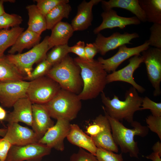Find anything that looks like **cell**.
Returning a JSON list of instances; mask_svg holds the SVG:
<instances>
[{
    "label": "cell",
    "instance_id": "obj_47",
    "mask_svg": "<svg viewBox=\"0 0 161 161\" xmlns=\"http://www.w3.org/2000/svg\"><path fill=\"white\" fill-rule=\"evenodd\" d=\"M7 130V129H0V136L3 137L6 134Z\"/></svg>",
    "mask_w": 161,
    "mask_h": 161
},
{
    "label": "cell",
    "instance_id": "obj_41",
    "mask_svg": "<svg viewBox=\"0 0 161 161\" xmlns=\"http://www.w3.org/2000/svg\"><path fill=\"white\" fill-rule=\"evenodd\" d=\"M12 145L3 137L0 138V160L5 161Z\"/></svg>",
    "mask_w": 161,
    "mask_h": 161
},
{
    "label": "cell",
    "instance_id": "obj_25",
    "mask_svg": "<svg viewBox=\"0 0 161 161\" xmlns=\"http://www.w3.org/2000/svg\"><path fill=\"white\" fill-rule=\"evenodd\" d=\"M24 78L6 56L0 57V83L23 80Z\"/></svg>",
    "mask_w": 161,
    "mask_h": 161
},
{
    "label": "cell",
    "instance_id": "obj_20",
    "mask_svg": "<svg viewBox=\"0 0 161 161\" xmlns=\"http://www.w3.org/2000/svg\"><path fill=\"white\" fill-rule=\"evenodd\" d=\"M66 138L70 143L95 155L97 147L93 139L78 125L71 124L70 130Z\"/></svg>",
    "mask_w": 161,
    "mask_h": 161
},
{
    "label": "cell",
    "instance_id": "obj_44",
    "mask_svg": "<svg viewBox=\"0 0 161 161\" xmlns=\"http://www.w3.org/2000/svg\"><path fill=\"white\" fill-rule=\"evenodd\" d=\"M153 152L158 153L161 157V143L160 141L156 142L152 147Z\"/></svg>",
    "mask_w": 161,
    "mask_h": 161
},
{
    "label": "cell",
    "instance_id": "obj_28",
    "mask_svg": "<svg viewBox=\"0 0 161 161\" xmlns=\"http://www.w3.org/2000/svg\"><path fill=\"white\" fill-rule=\"evenodd\" d=\"M24 28L19 26L0 30V57L4 56L5 51L12 47Z\"/></svg>",
    "mask_w": 161,
    "mask_h": 161
},
{
    "label": "cell",
    "instance_id": "obj_11",
    "mask_svg": "<svg viewBox=\"0 0 161 161\" xmlns=\"http://www.w3.org/2000/svg\"><path fill=\"white\" fill-rule=\"evenodd\" d=\"M29 84V82L24 80L0 83V103L2 106L11 107L20 99L27 97Z\"/></svg>",
    "mask_w": 161,
    "mask_h": 161
},
{
    "label": "cell",
    "instance_id": "obj_32",
    "mask_svg": "<svg viewBox=\"0 0 161 161\" xmlns=\"http://www.w3.org/2000/svg\"><path fill=\"white\" fill-rule=\"evenodd\" d=\"M23 21L20 16L6 12L0 16V30L19 26Z\"/></svg>",
    "mask_w": 161,
    "mask_h": 161
},
{
    "label": "cell",
    "instance_id": "obj_27",
    "mask_svg": "<svg viewBox=\"0 0 161 161\" xmlns=\"http://www.w3.org/2000/svg\"><path fill=\"white\" fill-rule=\"evenodd\" d=\"M72 10L68 3L59 5L48 13L45 16L47 30H51L64 18H68Z\"/></svg>",
    "mask_w": 161,
    "mask_h": 161
},
{
    "label": "cell",
    "instance_id": "obj_22",
    "mask_svg": "<svg viewBox=\"0 0 161 161\" xmlns=\"http://www.w3.org/2000/svg\"><path fill=\"white\" fill-rule=\"evenodd\" d=\"M101 2L104 11L114 7L124 9L134 14L141 22L146 21L145 13L140 7L138 0H102Z\"/></svg>",
    "mask_w": 161,
    "mask_h": 161
},
{
    "label": "cell",
    "instance_id": "obj_10",
    "mask_svg": "<svg viewBox=\"0 0 161 161\" xmlns=\"http://www.w3.org/2000/svg\"><path fill=\"white\" fill-rule=\"evenodd\" d=\"M57 120L56 123L48 129L38 142L62 151L64 149V140L69 133L71 124L69 121L65 119L59 118Z\"/></svg>",
    "mask_w": 161,
    "mask_h": 161
},
{
    "label": "cell",
    "instance_id": "obj_45",
    "mask_svg": "<svg viewBox=\"0 0 161 161\" xmlns=\"http://www.w3.org/2000/svg\"><path fill=\"white\" fill-rule=\"evenodd\" d=\"M7 115L6 111L0 106V121H2L4 120Z\"/></svg>",
    "mask_w": 161,
    "mask_h": 161
},
{
    "label": "cell",
    "instance_id": "obj_35",
    "mask_svg": "<svg viewBox=\"0 0 161 161\" xmlns=\"http://www.w3.org/2000/svg\"><path fill=\"white\" fill-rule=\"evenodd\" d=\"M95 156L98 161H123L122 153L116 154L100 147H97Z\"/></svg>",
    "mask_w": 161,
    "mask_h": 161
},
{
    "label": "cell",
    "instance_id": "obj_48",
    "mask_svg": "<svg viewBox=\"0 0 161 161\" xmlns=\"http://www.w3.org/2000/svg\"><path fill=\"white\" fill-rule=\"evenodd\" d=\"M0 161H1L0 160Z\"/></svg>",
    "mask_w": 161,
    "mask_h": 161
},
{
    "label": "cell",
    "instance_id": "obj_26",
    "mask_svg": "<svg viewBox=\"0 0 161 161\" xmlns=\"http://www.w3.org/2000/svg\"><path fill=\"white\" fill-rule=\"evenodd\" d=\"M138 1L145 13L146 21L161 24V0H138Z\"/></svg>",
    "mask_w": 161,
    "mask_h": 161
},
{
    "label": "cell",
    "instance_id": "obj_7",
    "mask_svg": "<svg viewBox=\"0 0 161 161\" xmlns=\"http://www.w3.org/2000/svg\"><path fill=\"white\" fill-rule=\"evenodd\" d=\"M61 89L57 83L44 76L29 82L27 96L32 103L44 104L51 100Z\"/></svg>",
    "mask_w": 161,
    "mask_h": 161
},
{
    "label": "cell",
    "instance_id": "obj_6",
    "mask_svg": "<svg viewBox=\"0 0 161 161\" xmlns=\"http://www.w3.org/2000/svg\"><path fill=\"white\" fill-rule=\"evenodd\" d=\"M48 37H45L42 42L26 52L16 54H8L6 55L21 74L24 76H25L24 77L30 75L34 64L38 63L46 58L47 52L49 50Z\"/></svg>",
    "mask_w": 161,
    "mask_h": 161
},
{
    "label": "cell",
    "instance_id": "obj_34",
    "mask_svg": "<svg viewBox=\"0 0 161 161\" xmlns=\"http://www.w3.org/2000/svg\"><path fill=\"white\" fill-rule=\"evenodd\" d=\"M36 5L38 10L45 16L57 6L64 4L69 3V0H36Z\"/></svg>",
    "mask_w": 161,
    "mask_h": 161
},
{
    "label": "cell",
    "instance_id": "obj_4",
    "mask_svg": "<svg viewBox=\"0 0 161 161\" xmlns=\"http://www.w3.org/2000/svg\"><path fill=\"white\" fill-rule=\"evenodd\" d=\"M46 75L57 83L61 89L77 95L82 90L80 69L69 55L53 66Z\"/></svg>",
    "mask_w": 161,
    "mask_h": 161
},
{
    "label": "cell",
    "instance_id": "obj_36",
    "mask_svg": "<svg viewBox=\"0 0 161 161\" xmlns=\"http://www.w3.org/2000/svg\"><path fill=\"white\" fill-rule=\"evenodd\" d=\"M149 46L161 49V24H153L150 28Z\"/></svg>",
    "mask_w": 161,
    "mask_h": 161
},
{
    "label": "cell",
    "instance_id": "obj_3",
    "mask_svg": "<svg viewBox=\"0 0 161 161\" xmlns=\"http://www.w3.org/2000/svg\"><path fill=\"white\" fill-rule=\"evenodd\" d=\"M103 111L109 120L114 140L120 147L122 153L129 154L131 157L138 158L139 149L134 137L138 136L144 137L147 136L149 131L147 127L134 121L130 123L133 128H128L121 122L111 117Z\"/></svg>",
    "mask_w": 161,
    "mask_h": 161
},
{
    "label": "cell",
    "instance_id": "obj_40",
    "mask_svg": "<svg viewBox=\"0 0 161 161\" xmlns=\"http://www.w3.org/2000/svg\"><path fill=\"white\" fill-rule=\"evenodd\" d=\"M85 44L83 41H79L74 46L69 47V52L75 54L80 58L87 60L86 56L85 48Z\"/></svg>",
    "mask_w": 161,
    "mask_h": 161
},
{
    "label": "cell",
    "instance_id": "obj_21",
    "mask_svg": "<svg viewBox=\"0 0 161 161\" xmlns=\"http://www.w3.org/2000/svg\"><path fill=\"white\" fill-rule=\"evenodd\" d=\"M51 30V34L48 38L49 49L55 46L68 44L74 32L70 24L61 21L56 24Z\"/></svg>",
    "mask_w": 161,
    "mask_h": 161
},
{
    "label": "cell",
    "instance_id": "obj_38",
    "mask_svg": "<svg viewBox=\"0 0 161 161\" xmlns=\"http://www.w3.org/2000/svg\"><path fill=\"white\" fill-rule=\"evenodd\" d=\"M147 126L148 129L156 133L161 140V116L151 115L145 119Z\"/></svg>",
    "mask_w": 161,
    "mask_h": 161
},
{
    "label": "cell",
    "instance_id": "obj_37",
    "mask_svg": "<svg viewBox=\"0 0 161 161\" xmlns=\"http://www.w3.org/2000/svg\"><path fill=\"white\" fill-rule=\"evenodd\" d=\"M140 109H149L152 115L161 116V103L154 102L147 96L143 98Z\"/></svg>",
    "mask_w": 161,
    "mask_h": 161
},
{
    "label": "cell",
    "instance_id": "obj_16",
    "mask_svg": "<svg viewBox=\"0 0 161 161\" xmlns=\"http://www.w3.org/2000/svg\"><path fill=\"white\" fill-rule=\"evenodd\" d=\"M101 16L102 18L101 23L94 30L93 32L97 34L102 30L106 29H112L118 27L123 29L126 26L131 24L138 25L141 21L135 16L126 17L120 16L113 9H110L102 13Z\"/></svg>",
    "mask_w": 161,
    "mask_h": 161
},
{
    "label": "cell",
    "instance_id": "obj_14",
    "mask_svg": "<svg viewBox=\"0 0 161 161\" xmlns=\"http://www.w3.org/2000/svg\"><path fill=\"white\" fill-rule=\"evenodd\" d=\"M139 37V34L135 32L129 33L125 32L121 34L116 32L108 37H105L99 33L97 34L94 43L96 46L98 52L104 55L109 51L115 49L122 45L132 44L130 41Z\"/></svg>",
    "mask_w": 161,
    "mask_h": 161
},
{
    "label": "cell",
    "instance_id": "obj_39",
    "mask_svg": "<svg viewBox=\"0 0 161 161\" xmlns=\"http://www.w3.org/2000/svg\"><path fill=\"white\" fill-rule=\"evenodd\" d=\"M69 161H98L96 157L85 150L80 148L78 151L72 154Z\"/></svg>",
    "mask_w": 161,
    "mask_h": 161
},
{
    "label": "cell",
    "instance_id": "obj_46",
    "mask_svg": "<svg viewBox=\"0 0 161 161\" xmlns=\"http://www.w3.org/2000/svg\"><path fill=\"white\" fill-rule=\"evenodd\" d=\"M4 2V0H0V16L5 13L3 5Z\"/></svg>",
    "mask_w": 161,
    "mask_h": 161
},
{
    "label": "cell",
    "instance_id": "obj_42",
    "mask_svg": "<svg viewBox=\"0 0 161 161\" xmlns=\"http://www.w3.org/2000/svg\"><path fill=\"white\" fill-rule=\"evenodd\" d=\"M85 52L87 61H93L94 57L98 52V49L94 43H87L85 46Z\"/></svg>",
    "mask_w": 161,
    "mask_h": 161
},
{
    "label": "cell",
    "instance_id": "obj_43",
    "mask_svg": "<svg viewBox=\"0 0 161 161\" xmlns=\"http://www.w3.org/2000/svg\"><path fill=\"white\" fill-rule=\"evenodd\" d=\"M160 157H161L158 153L154 152H152L145 157L146 158L152 161H161Z\"/></svg>",
    "mask_w": 161,
    "mask_h": 161
},
{
    "label": "cell",
    "instance_id": "obj_24",
    "mask_svg": "<svg viewBox=\"0 0 161 161\" xmlns=\"http://www.w3.org/2000/svg\"><path fill=\"white\" fill-rule=\"evenodd\" d=\"M29 16L27 29L41 35L47 30L45 16L38 9L36 5L26 7Z\"/></svg>",
    "mask_w": 161,
    "mask_h": 161
},
{
    "label": "cell",
    "instance_id": "obj_13",
    "mask_svg": "<svg viewBox=\"0 0 161 161\" xmlns=\"http://www.w3.org/2000/svg\"><path fill=\"white\" fill-rule=\"evenodd\" d=\"M143 61V57L140 55H134L130 58L129 59V64L125 67L107 75V83L118 81L125 82L131 84L138 92L143 93L145 89L137 84L133 77L134 72Z\"/></svg>",
    "mask_w": 161,
    "mask_h": 161
},
{
    "label": "cell",
    "instance_id": "obj_30",
    "mask_svg": "<svg viewBox=\"0 0 161 161\" xmlns=\"http://www.w3.org/2000/svg\"><path fill=\"white\" fill-rule=\"evenodd\" d=\"M110 128H111V126L106 116L100 114L87 127L85 133L92 137Z\"/></svg>",
    "mask_w": 161,
    "mask_h": 161
},
{
    "label": "cell",
    "instance_id": "obj_8",
    "mask_svg": "<svg viewBox=\"0 0 161 161\" xmlns=\"http://www.w3.org/2000/svg\"><path fill=\"white\" fill-rule=\"evenodd\" d=\"M51 149L38 142L23 145H12L5 161H39L50 154Z\"/></svg>",
    "mask_w": 161,
    "mask_h": 161
},
{
    "label": "cell",
    "instance_id": "obj_29",
    "mask_svg": "<svg viewBox=\"0 0 161 161\" xmlns=\"http://www.w3.org/2000/svg\"><path fill=\"white\" fill-rule=\"evenodd\" d=\"M111 131V128H109L92 138L97 147L118 153V147L114 140Z\"/></svg>",
    "mask_w": 161,
    "mask_h": 161
},
{
    "label": "cell",
    "instance_id": "obj_31",
    "mask_svg": "<svg viewBox=\"0 0 161 161\" xmlns=\"http://www.w3.org/2000/svg\"><path fill=\"white\" fill-rule=\"evenodd\" d=\"M69 47L68 44L55 46L47 54L46 59L53 66L59 63L68 55Z\"/></svg>",
    "mask_w": 161,
    "mask_h": 161
},
{
    "label": "cell",
    "instance_id": "obj_17",
    "mask_svg": "<svg viewBox=\"0 0 161 161\" xmlns=\"http://www.w3.org/2000/svg\"><path fill=\"white\" fill-rule=\"evenodd\" d=\"M32 111L31 126L40 139L48 129L54 125V122L44 104L32 103Z\"/></svg>",
    "mask_w": 161,
    "mask_h": 161
},
{
    "label": "cell",
    "instance_id": "obj_33",
    "mask_svg": "<svg viewBox=\"0 0 161 161\" xmlns=\"http://www.w3.org/2000/svg\"><path fill=\"white\" fill-rule=\"evenodd\" d=\"M52 66V65L45 59L38 64L35 69L32 71L29 76L24 77V80L31 81L46 75Z\"/></svg>",
    "mask_w": 161,
    "mask_h": 161
},
{
    "label": "cell",
    "instance_id": "obj_15",
    "mask_svg": "<svg viewBox=\"0 0 161 161\" xmlns=\"http://www.w3.org/2000/svg\"><path fill=\"white\" fill-rule=\"evenodd\" d=\"M4 138L12 145H23L37 143L39 138L32 129L18 123H8Z\"/></svg>",
    "mask_w": 161,
    "mask_h": 161
},
{
    "label": "cell",
    "instance_id": "obj_2",
    "mask_svg": "<svg viewBox=\"0 0 161 161\" xmlns=\"http://www.w3.org/2000/svg\"><path fill=\"white\" fill-rule=\"evenodd\" d=\"M102 108L110 117L120 121L125 120L131 123L134 120V113L141 110L143 97L140 96L136 89L132 86L127 90L124 100H120L115 95L112 99L106 96L103 92L101 94Z\"/></svg>",
    "mask_w": 161,
    "mask_h": 161
},
{
    "label": "cell",
    "instance_id": "obj_12",
    "mask_svg": "<svg viewBox=\"0 0 161 161\" xmlns=\"http://www.w3.org/2000/svg\"><path fill=\"white\" fill-rule=\"evenodd\" d=\"M149 46L147 40L142 45L133 47H128L124 44L120 46L117 52L111 57L104 59L99 57L97 60L107 72H112L125 61L134 55H140V53L147 49Z\"/></svg>",
    "mask_w": 161,
    "mask_h": 161
},
{
    "label": "cell",
    "instance_id": "obj_5",
    "mask_svg": "<svg viewBox=\"0 0 161 161\" xmlns=\"http://www.w3.org/2000/svg\"><path fill=\"white\" fill-rule=\"evenodd\" d=\"M44 104L51 117L70 121L77 117L82 106L78 95L61 88L51 100Z\"/></svg>",
    "mask_w": 161,
    "mask_h": 161
},
{
    "label": "cell",
    "instance_id": "obj_18",
    "mask_svg": "<svg viewBox=\"0 0 161 161\" xmlns=\"http://www.w3.org/2000/svg\"><path fill=\"white\" fill-rule=\"evenodd\" d=\"M32 103L28 97L18 100L13 106V111L7 114L4 120L8 123H23L31 126L32 119Z\"/></svg>",
    "mask_w": 161,
    "mask_h": 161
},
{
    "label": "cell",
    "instance_id": "obj_1",
    "mask_svg": "<svg viewBox=\"0 0 161 161\" xmlns=\"http://www.w3.org/2000/svg\"><path fill=\"white\" fill-rule=\"evenodd\" d=\"M74 60L80 69L83 83L82 90L78 95L79 98L86 100L96 97L107 84V72L97 60L89 61L78 57Z\"/></svg>",
    "mask_w": 161,
    "mask_h": 161
},
{
    "label": "cell",
    "instance_id": "obj_19",
    "mask_svg": "<svg viewBox=\"0 0 161 161\" xmlns=\"http://www.w3.org/2000/svg\"><path fill=\"white\" fill-rule=\"evenodd\" d=\"M101 1L91 0L87 2L84 0L79 5L77 13L72 20L71 24L74 31L85 30L91 25L93 7Z\"/></svg>",
    "mask_w": 161,
    "mask_h": 161
},
{
    "label": "cell",
    "instance_id": "obj_23",
    "mask_svg": "<svg viewBox=\"0 0 161 161\" xmlns=\"http://www.w3.org/2000/svg\"><path fill=\"white\" fill-rule=\"evenodd\" d=\"M41 39V35L27 29L19 35L8 53H21L24 49L32 48L39 44Z\"/></svg>",
    "mask_w": 161,
    "mask_h": 161
},
{
    "label": "cell",
    "instance_id": "obj_9",
    "mask_svg": "<svg viewBox=\"0 0 161 161\" xmlns=\"http://www.w3.org/2000/svg\"><path fill=\"white\" fill-rule=\"evenodd\" d=\"M142 54L148 79L154 89L153 95L158 96L161 94V49L149 47Z\"/></svg>",
    "mask_w": 161,
    "mask_h": 161
}]
</instances>
